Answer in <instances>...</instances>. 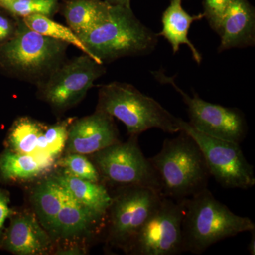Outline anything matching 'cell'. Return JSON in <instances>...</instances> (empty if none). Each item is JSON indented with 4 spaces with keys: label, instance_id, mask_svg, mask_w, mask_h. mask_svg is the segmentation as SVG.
Segmentation results:
<instances>
[{
    "label": "cell",
    "instance_id": "cell-1",
    "mask_svg": "<svg viewBox=\"0 0 255 255\" xmlns=\"http://www.w3.org/2000/svg\"><path fill=\"white\" fill-rule=\"evenodd\" d=\"M78 36L90 57L103 65L150 54L158 42V36L135 16L131 7L119 5H111L105 21Z\"/></svg>",
    "mask_w": 255,
    "mask_h": 255
},
{
    "label": "cell",
    "instance_id": "cell-2",
    "mask_svg": "<svg viewBox=\"0 0 255 255\" xmlns=\"http://www.w3.org/2000/svg\"><path fill=\"white\" fill-rule=\"evenodd\" d=\"M253 230V220L233 213L208 188L184 200L183 253L202 254L218 242Z\"/></svg>",
    "mask_w": 255,
    "mask_h": 255
},
{
    "label": "cell",
    "instance_id": "cell-3",
    "mask_svg": "<svg viewBox=\"0 0 255 255\" xmlns=\"http://www.w3.org/2000/svg\"><path fill=\"white\" fill-rule=\"evenodd\" d=\"M166 139L158 153L149 158L158 176L162 196L183 201L207 189L211 174L195 140L184 130Z\"/></svg>",
    "mask_w": 255,
    "mask_h": 255
},
{
    "label": "cell",
    "instance_id": "cell-4",
    "mask_svg": "<svg viewBox=\"0 0 255 255\" xmlns=\"http://www.w3.org/2000/svg\"><path fill=\"white\" fill-rule=\"evenodd\" d=\"M68 46L33 31L21 18L14 37L0 46V68L38 86L67 60Z\"/></svg>",
    "mask_w": 255,
    "mask_h": 255
},
{
    "label": "cell",
    "instance_id": "cell-5",
    "mask_svg": "<svg viewBox=\"0 0 255 255\" xmlns=\"http://www.w3.org/2000/svg\"><path fill=\"white\" fill-rule=\"evenodd\" d=\"M96 110L118 119L127 127L129 135H140L152 128L168 133L182 130L180 118L171 114L152 97L124 82L102 85Z\"/></svg>",
    "mask_w": 255,
    "mask_h": 255
},
{
    "label": "cell",
    "instance_id": "cell-6",
    "mask_svg": "<svg viewBox=\"0 0 255 255\" xmlns=\"http://www.w3.org/2000/svg\"><path fill=\"white\" fill-rule=\"evenodd\" d=\"M107 215V241L128 253L142 226L158 207L163 196L140 186L119 187Z\"/></svg>",
    "mask_w": 255,
    "mask_h": 255
},
{
    "label": "cell",
    "instance_id": "cell-7",
    "mask_svg": "<svg viewBox=\"0 0 255 255\" xmlns=\"http://www.w3.org/2000/svg\"><path fill=\"white\" fill-rule=\"evenodd\" d=\"M138 137L137 135H129L127 141H119L92 154V163L98 170L101 182L118 187L150 188L162 194L158 176L149 158L142 153Z\"/></svg>",
    "mask_w": 255,
    "mask_h": 255
},
{
    "label": "cell",
    "instance_id": "cell-8",
    "mask_svg": "<svg viewBox=\"0 0 255 255\" xmlns=\"http://www.w3.org/2000/svg\"><path fill=\"white\" fill-rule=\"evenodd\" d=\"M106 73L105 65L86 54L65 60L38 87L42 100L57 112L78 105Z\"/></svg>",
    "mask_w": 255,
    "mask_h": 255
},
{
    "label": "cell",
    "instance_id": "cell-9",
    "mask_svg": "<svg viewBox=\"0 0 255 255\" xmlns=\"http://www.w3.org/2000/svg\"><path fill=\"white\" fill-rule=\"evenodd\" d=\"M179 124L200 147L211 177L223 187L246 190L254 187V167L247 160L241 144L202 133L182 119Z\"/></svg>",
    "mask_w": 255,
    "mask_h": 255
},
{
    "label": "cell",
    "instance_id": "cell-10",
    "mask_svg": "<svg viewBox=\"0 0 255 255\" xmlns=\"http://www.w3.org/2000/svg\"><path fill=\"white\" fill-rule=\"evenodd\" d=\"M158 81L169 84L182 96L187 107L189 124L198 131L209 136L241 144L248 135V123L244 114L236 108L210 103L194 92L192 97L178 87L173 78L162 72H152Z\"/></svg>",
    "mask_w": 255,
    "mask_h": 255
},
{
    "label": "cell",
    "instance_id": "cell-11",
    "mask_svg": "<svg viewBox=\"0 0 255 255\" xmlns=\"http://www.w3.org/2000/svg\"><path fill=\"white\" fill-rule=\"evenodd\" d=\"M184 200L163 196L155 212L137 235L127 254L175 255L183 253Z\"/></svg>",
    "mask_w": 255,
    "mask_h": 255
},
{
    "label": "cell",
    "instance_id": "cell-12",
    "mask_svg": "<svg viewBox=\"0 0 255 255\" xmlns=\"http://www.w3.org/2000/svg\"><path fill=\"white\" fill-rule=\"evenodd\" d=\"M119 141L114 117L96 110L91 115L73 120L65 150L67 153L92 155Z\"/></svg>",
    "mask_w": 255,
    "mask_h": 255
},
{
    "label": "cell",
    "instance_id": "cell-13",
    "mask_svg": "<svg viewBox=\"0 0 255 255\" xmlns=\"http://www.w3.org/2000/svg\"><path fill=\"white\" fill-rule=\"evenodd\" d=\"M9 219L0 248L18 255L48 254L52 247V238L36 214L28 211H13Z\"/></svg>",
    "mask_w": 255,
    "mask_h": 255
},
{
    "label": "cell",
    "instance_id": "cell-14",
    "mask_svg": "<svg viewBox=\"0 0 255 255\" xmlns=\"http://www.w3.org/2000/svg\"><path fill=\"white\" fill-rule=\"evenodd\" d=\"M218 34V51L253 47L255 43V10L248 0H233L225 11Z\"/></svg>",
    "mask_w": 255,
    "mask_h": 255
},
{
    "label": "cell",
    "instance_id": "cell-15",
    "mask_svg": "<svg viewBox=\"0 0 255 255\" xmlns=\"http://www.w3.org/2000/svg\"><path fill=\"white\" fill-rule=\"evenodd\" d=\"M183 0H171L168 7L162 16V28L157 36H162L170 43L174 54L181 45H187L198 65L202 61V55L188 38L191 24L204 18V13L191 16L182 7Z\"/></svg>",
    "mask_w": 255,
    "mask_h": 255
},
{
    "label": "cell",
    "instance_id": "cell-16",
    "mask_svg": "<svg viewBox=\"0 0 255 255\" xmlns=\"http://www.w3.org/2000/svg\"><path fill=\"white\" fill-rule=\"evenodd\" d=\"M51 177L96 216L107 218L112 197L105 184L80 179L64 172Z\"/></svg>",
    "mask_w": 255,
    "mask_h": 255
},
{
    "label": "cell",
    "instance_id": "cell-17",
    "mask_svg": "<svg viewBox=\"0 0 255 255\" xmlns=\"http://www.w3.org/2000/svg\"><path fill=\"white\" fill-rule=\"evenodd\" d=\"M106 219L107 218L96 216L68 192L66 201L57 215L50 233L55 237L65 239L75 238L90 233Z\"/></svg>",
    "mask_w": 255,
    "mask_h": 255
},
{
    "label": "cell",
    "instance_id": "cell-18",
    "mask_svg": "<svg viewBox=\"0 0 255 255\" xmlns=\"http://www.w3.org/2000/svg\"><path fill=\"white\" fill-rule=\"evenodd\" d=\"M110 8L105 0H65L60 10L69 27L79 35L105 21Z\"/></svg>",
    "mask_w": 255,
    "mask_h": 255
},
{
    "label": "cell",
    "instance_id": "cell-19",
    "mask_svg": "<svg viewBox=\"0 0 255 255\" xmlns=\"http://www.w3.org/2000/svg\"><path fill=\"white\" fill-rule=\"evenodd\" d=\"M68 192L52 177L40 183L32 194L35 214L42 226L50 233L55 218L65 204Z\"/></svg>",
    "mask_w": 255,
    "mask_h": 255
},
{
    "label": "cell",
    "instance_id": "cell-20",
    "mask_svg": "<svg viewBox=\"0 0 255 255\" xmlns=\"http://www.w3.org/2000/svg\"><path fill=\"white\" fill-rule=\"evenodd\" d=\"M48 171L34 156L7 148L0 154V180L29 181L43 175Z\"/></svg>",
    "mask_w": 255,
    "mask_h": 255
},
{
    "label": "cell",
    "instance_id": "cell-21",
    "mask_svg": "<svg viewBox=\"0 0 255 255\" xmlns=\"http://www.w3.org/2000/svg\"><path fill=\"white\" fill-rule=\"evenodd\" d=\"M46 126L28 117L16 119L10 128L6 139L7 149L33 155L38 137Z\"/></svg>",
    "mask_w": 255,
    "mask_h": 255
},
{
    "label": "cell",
    "instance_id": "cell-22",
    "mask_svg": "<svg viewBox=\"0 0 255 255\" xmlns=\"http://www.w3.org/2000/svg\"><path fill=\"white\" fill-rule=\"evenodd\" d=\"M22 19L25 24L33 31L57 41L68 43L69 46L72 45L81 50L84 54L89 55L88 50L80 37L69 26L60 24L53 18L43 15H31L22 18Z\"/></svg>",
    "mask_w": 255,
    "mask_h": 255
},
{
    "label": "cell",
    "instance_id": "cell-23",
    "mask_svg": "<svg viewBox=\"0 0 255 255\" xmlns=\"http://www.w3.org/2000/svg\"><path fill=\"white\" fill-rule=\"evenodd\" d=\"M60 0H11L0 7L18 18L43 15L52 18L60 11Z\"/></svg>",
    "mask_w": 255,
    "mask_h": 255
},
{
    "label": "cell",
    "instance_id": "cell-24",
    "mask_svg": "<svg viewBox=\"0 0 255 255\" xmlns=\"http://www.w3.org/2000/svg\"><path fill=\"white\" fill-rule=\"evenodd\" d=\"M57 164L64 169V172L73 177L101 182V177L98 170L92 163L91 159L85 155L78 153H67L57 161Z\"/></svg>",
    "mask_w": 255,
    "mask_h": 255
},
{
    "label": "cell",
    "instance_id": "cell-25",
    "mask_svg": "<svg viewBox=\"0 0 255 255\" xmlns=\"http://www.w3.org/2000/svg\"><path fill=\"white\" fill-rule=\"evenodd\" d=\"M73 119H69L45 127V140L52 157L57 159L65 150L68 140V128Z\"/></svg>",
    "mask_w": 255,
    "mask_h": 255
},
{
    "label": "cell",
    "instance_id": "cell-26",
    "mask_svg": "<svg viewBox=\"0 0 255 255\" xmlns=\"http://www.w3.org/2000/svg\"><path fill=\"white\" fill-rule=\"evenodd\" d=\"M233 0H203L204 18L210 26L217 33L223 15Z\"/></svg>",
    "mask_w": 255,
    "mask_h": 255
},
{
    "label": "cell",
    "instance_id": "cell-27",
    "mask_svg": "<svg viewBox=\"0 0 255 255\" xmlns=\"http://www.w3.org/2000/svg\"><path fill=\"white\" fill-rule=\"evenodd\" d=\"M21 18L11 14L7 10L0 7V46L14 37L18 29Z\"/></svg>",
    "mask_w": 255,
    "mask_h": 255
},
{
    "label": "cell",
    "instance_id": "cell-28",
    "mask_svg": "<svg viewBox=\"0 0 255 255\" xmlns=\"http://www.w3.org/2000/svg\"><path fill=\"white\" fill-rule=\"evenodd\" d=\"M9 194L7 191L5 190L1 187V180H0V246L4 237L5 230V223L6 220L9 219L13 210L10 208Z\"/></svg>",
    "mask_w": 255,
    "mask_h": 255
},
{
    "label": "cell",
    "instance_id": "cell-29",
    "mask_svg": "<svg viewBox=\"0 0 255 255\" xmlns=\"http://www.w3.org/2000/svg\"><path fill=\"white\" fill-rule=\"evenodd\" d=\"M251 238L248 245V251L251 255H255V230L251 231Z\"/></svg>",
    "mask_w": 255,
    "mask_h": 255
},
{
    "label": "cell",
    "instance_id": "cell-30",
    "mask_svg": "<svg viewBox=\"0 0 255 255\" xmlns=\"http://www.w3.org/2000/svg\"><path fill=\"white\" fill-rule=\"evenodd\" d=\"M110 5H119V6L130 7V0H105Z\"/></svg>",
    "mask_w": 255,
    "mask_h": 255
},
{
    "label": "cell",
    "instance_id": "cell-31",
    "mask_svg": "<svg viewBox=\"0 0 255 255\" xmlns=\"http://www.w3.org/2000/svg\"><path fill=\"white\" fill-rule=\"evenodd\" d=\"M10 1H11V0H0V6L5 4V3L9 2Z\"/></svg>",
    "mask_w": 255,
    "mask_h": 255
}]
</instances>
